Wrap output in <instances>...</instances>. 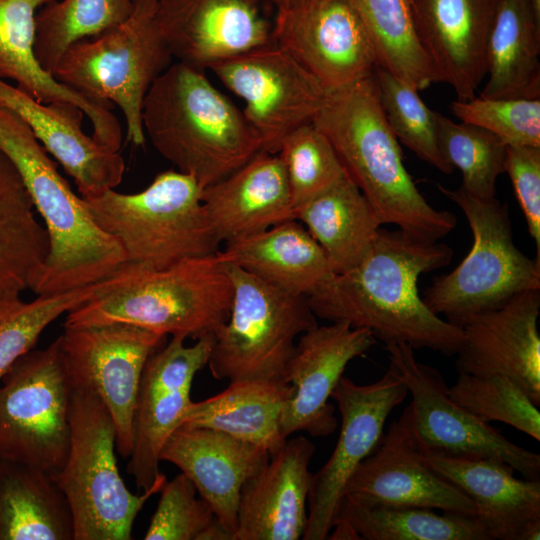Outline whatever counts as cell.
Masks as SVG:
<instances>
[{"label":"cell","mask_w":540,"mask_h":540,"mask_svg":"<svg viewBox=\"0 0 540 540\" xmlns=\"http://www.w3.org/2000/svg\"><path fill=\"white\" fill-rule=\"evenodd\" d=\"M452 257L445 243L380 228L363 260L333 274L308 302L316 317L367 329L385 345L405 343L453 356L462 343L461 328L434 314L418 290L422 274L447 266Z\"/></svg>","instance_id":"6da1fadb"},{"label":"cell","mask_w":540,"mask_h":540,"mask_svg":"<svg viewBox=\"0 0 540 540\" xmlns=\"http://www.w3.org/2000/svg\"><path fill=\"white\" fill-rule=\"evenodd\" d=\"M312 123L328 138L348 177L382 224L417 241L435 243L456 226V216L431 206L405 168L399 141L382 110L374 74L330 92Z\"/></svg>","instance_id":"7a4b0ae2"},{"label":"cell","mask_w":540,"mask_h":540,"mask_svg":"<svg viewBox=\"0 0 540 540\" xmlns=\"http://www.w3.org/2000/svg\"><path fill=\"white\" fill-rule=\"evenodd\" d=\"M142 123L154 148L202 188L262 151L242 110L213 86L204 70L181 62L171 64L149 88Z\"/></svg>","instance_id":"3957f363"},{"label":"cell","mask_w":540,"mask_h":540,"mask_svg":"<svg viewBox=\"0 0 540 540\" xmlns=\"http://www.w3.org/2000/svg\"><path fill=\"white\" fill-rule=\"evenodd\" d=\"M0 150L21 175L49 237V253L34 293L94 284L125 265L117 240L96 223L84 198L58 172L29 126L4 107H0Z\"/></svg>","instance_id":"277c9868"},{"label":"cell","mask_w":540,"mask_h":540,"mask_svg":"<svg viewBox=\"0 0 540 540\" xmlns=\"http://www.w3.org/2000/svg\"><path fill=\"white\" fill-rule=\"evenodd\" d=\"M232 297L218 253L160 269L125 264L112 286L68 312L64 327L125 323L197 340L215 335L227 321Z\"/></svg>","instance_id":"5b68a950"},{"label":"cell","mask_w":540,"mask_h":540,"mask_svg":"<svg viewBox=\"0 0 540 540\" xmlns=\"http://www.w3.org/2000/svg\"><path fill=\"white\" fill-rule=\"evenodd\" d=\"M202 192L191 175L166 170L138 193L108 189L84 200L96 223L120 244L125 264L160 269L219 252Z\"/></svg>","instance_id":"8992f818"},{"label":"cell","mask_w":540,"mask_h":540,"mask_svg":"<svg viewBox=\"0 0 540 540\" xmlns=\"http://www.w3.org/2000/svg\"><path fill=\"white\" fill-rule=\"evenodd\" d=\"M69 423L67 457L53 476L71 510L74 540L132 539L138 513L166 476L160 473L142 494L129 491L117 467L112 417L92 390L72 385Z\"/></svg>","instance_id":"52a82bcc"},{"label":"cell","mask_w":540,"mask_h":540,"mask_svg":"<svg viewBox=\"0 0 540 540\" xmlns=\"http://www.w3.org/2000/svg\"><path fill=\"white\" fill-rule=\"evenodd\" d=\"M119 25L67 48L53 77L97 102L116 104L126 123V140L143 147L145 96L174 59L157 21L159 0H132Z\"/></svg>","instance_id":"ba28073f"},{"label":"cell","mask_w":540,"mask_h":540,"mask_svg":"<svg viewBox=\"0 0 540 540\" xmlns=\"http://www.w3.org/2000/svg\"><path fill=\"white\" fill-rule=\"evenodd\" d=\"M438 190L467 218L473 244L451 272L436 277L422 299L436 315L460 327L469 317L500 307L518 293L540 289V259L514 243L507 204L481 199L461 187Z\"/></svg>","instance_id":"9c48e42d"},{"label":"cell","mask_w":540,"mask_h":540,"mask_svg":"<svg viewBox=\"0 0 540 540\" xmlns=\"http://www.w3.org/2000/svg\"><path fill=\"white\" fill-rule=\"evenodd\" d=\"M226 265L233 284L232 305L213 338L210 372L229 382L283 381L296 337L318 325L308 297L284 292Z\"/></svg>","instance_id":"30bf717a"},{"label":"cell","mask_w":540,"mask_h":540,"mask_svg":"<svg viewBox=\"0 0 540 540\" xmlns=\"http://www.w3.org/2000/svg\"><path fill=\"white\" fill-rule=\"evenodd\" d=\"M71 390L58 337L17 359L0 380V460L55 475L69 449Z\"/></svg>","instance_id":"8fae6325"},{"label":"cell","mask_w":540,"mask_h":540,"mask_svg":"<svg viewBox=\"0 0 540 540\" xmlns=\"http://www.w3.org/2000/svg\"><path fill=\"white\" fill-rule=\"evenodd\" d=\"M389 367L412 396L416 432L427 450L455 457L500 460L524 478L540 479V455L514 444L500 430L476 418L448 395L441 373L419 362L405 343L385 345Z\"/></svg>","instance_id":"7c38bea8"},{"label":"cell","mask_w":540,"mask_h":540,"mask_svg":"<svg viewBox=\"0 0 540 540\" xmlns=\"http://www.w3.org/2000/svg\"><path fill=\"white\" fill-rule=\"evenodd\" d=\"M166 336L125 323L64 327L58 336L72 385L96 393L108 409L116 450L129 458L143 369Z\"/></svg>","instance_id":"4fadbf2b"},{"label":"cell","mask_w":540,"mask_h":540,"mask_svg":"<svg viewBox=\"0 0 540 540\" xmlns=\"http://www.w3.org/2000/svg\"><path fill=\"white\" fill-rule=\"evenodd\" d=\"M210 70L242 99V112L259 136L262 151L273 154L289 133L313 121L330 94L274 42L218 62Z\"/></svg>","instance_id":"5bb4252c"},{"label":"cell","mask_w":540,"mask_h":540,"mask_svg":"<svg viewBox=\"0 0 540 540\" xmlns=\"http://www.w3.org/2000/svg\"><path fill=\"white\" fill-rule=\"evenodd\" d=\"M407 394L390 367L369 384L341 377L331 394L341 415L340 433L330 458L312 474L303 540L328 539L347 482L377 447L389 414Z\"/></svg>","instance_id":"9a60e30c"},{"label":"cell","mask_w":540,"mask_h":540,"mask_svg":"<svg viewBox=\"0 0 540 540\" xmlns=\"http://www.w3.org/2000/svg\"><path fill=\"white\" fill-rule=\"evenodd\" d=\"M272 36L328 92L372 76L377 67L372 43L351 0H313L277 10Z\"/></svg>","instance_id":"2e32d148"},{"label":"cell","mask_w":540,"mask_h":540,"mask_svg":"<svg viewBox=\"0 0 540 540\" xmlns=\"http://www.w3.org/2000/svg\"><path fill=\"white\" fill-rule=\"evenodd\" d=\"M214 335L197 339L172 336L147 360L142 372L134 413L133 448L127 466L136 486L148 489L158 475L160 453L182 422L191 403V386L198 371L208 364Z\"/></svg>","instance_id":"e0dca14e"},{"label":"cell","mask_w":540,"mask_h":540,"mask_svg":"<svg viewBox=\"0 0 540 540\" xmlns=\"http://www.w3.org/2000/svg\"><path fill=\"white\" fill-rule=\"evenodd\" d=\"M425 451L408 406L356 468L343 496L365 503L477 516L472 500L430 467Z\"/></svg>","instance_id":"ac0fdd59"},{"label":"cell","mask_w":540,"mask_h":540,"mask_svg":"<svg viewBox=\"0 0 540 540\" xmlns=\"http://www.w3.org/2000/svg\"><path fill=\"white\" fill-rule=\"evenodd\" d=\"M375 343L369 330L344 322L316 325L300 335L283 376L292 387L280 420L283 437L300 431L324 437L336 430L335 409L328 400L348 363Z\"/></svg>","instance_id":"d6986e66"},{"label":"cell","mask_w":540,"mask_h":540,"mask_svg":"<svg viewBox=\"0 0 540 540\" xmlns=\"http://www.w3.org/2000/svg\"><path fill=\"white\" fill-rule=\"evenodd\" d=\"M540 289L516 294L500 307L473 315L461 325L455 368L477 376L502 375L540 405Z\"/></svg>","instance_id":"ffe728a7"},{"label":"cell","mask_w":540,"mask_h":540,"mask_svg":"<svg viewBox=\"0 0 540 540\" xmlns=\"http://www.w3.org/2000/svg\"><path fill=\"white\" fill-rule=\"evenodd\" d=\"M262 0H159L157 21L177 62L197 69L273 43Z\"/></svg>","instance_id":"44dd1931"},{"label":"cell","mask_w":540,"mask_h":540,"mask_svg":"<svg viewBox=\"0 0 540 540\" xmlns=\"http://www.w3.org/2000/svg\"><path fill=\"white\" fill-rule=\"evenodd\" d=\"M316 446L297 436L269 456L243 484L234 540H298L307 525V501Z\"/></svg>","instance_id":"7402d4cb"},{"label":"cell","mask_w":540,"mask_h":540,"mask_svg":"<svg viewBox=\"0 0 540 540\" xmlns=\"http://www.w3.org/2000/svg\"><path fill=\"white\" fill-rule=\"evenodd\" d=\"M269 456L266 449L221 431L180 425L165 442L160 461L175 465L192 481L234 539L241 488Z\"/></svg>","instance_id":"603a6c76"},{"label":"cell","mask_w":540,"mask_h":540,"mask_svg":"<svg viewBox=\"0 0 540 540\" xmlns=\"http://www.w3.org/2000/svg\"><path fill=\"white\" fill-rule=\"evenodd\" d=\"M419 40L440 81L466 101L486 76L495 0H410Z\"/></svg>","instance_id":"cb8c5ba5"},{"label":"cell","mask_w":540,"mask_h":540,"mask_svg":"<svg viewBox=\"0 0 540 540\" xmlns=\"http://www.w3.org/2000/svg\"><path fill=\"white\" fill-rule=\"evenodd\" d=\"M0 107L17 114L75 181L81 197L92 198L122 181L125 162L82 130L84 112L68 102L42 103L0 78Z\"/></svg>","instance_id":"d4e9b609"},{"label":"cell","mask_w":540,"mask_h":540,"mask_svg":"<svg viewBox=\"0 0 540 540\" xmlns=\"http://www.w3.org/2000/svg\"><path fill=\"white\" fill-rule=\"evenodd\" d=\"M430 467L474 503L491 540H538L540 479H519L493 458L455 457L425 451Z\"/></svg>","instance_id":"484cf974"},{"label":"cell","mask_w":540,"mask_h":540,"mask_svg":"<svg viewBox=\"0 0 540 540\" xmlns=\"http://www.w3.org/2000/svg\"><path fill=\"white\" fill-rule=\"evenodd\" d=\"M202 204L220 243L295 219L286 172L278 153L260 151L222 180L203 188Z\"/></svg>","instance_id":"4316f807"},{"label":"cell","mask_w":540,"mask_h":540,"mask_svg":"<svg viewBox=\"0 0 540 540\" xmlns=\"http://www.w3.org/2000/svg\"><path fill=\"white\" fill-rule=\"evenodd\" d=\"M51 0H0V78L42 103L68 102L78 106L92 125V137L101 147L118 152L122 129L113 105L89 99L58 82L34 54L35 17Z\"/></svg>","instance_id":"83f0119b"},{"label":"cell","mask_w":540,"mask_h":540,"mask_svg":"<svg viewBox=\"0 0 540 540\" xmlns=\"http://www.w3.org/2000/svg\"><path fill=\"white\" fill-rule=\"evenodd\" d=\"M221 259L293 295L309 296L332 275L327 257L296 219L225 243Z\"/></svg>","instance_id":"f1b7e54d"},{"label":"cell","mask_w":540,"mask_h":540,"mask_svg":"<svg viewBox=\"0 0 540 540\" xmlns=\"http://www.w3.org/2000/svg\"><path fill=\"white\" fill-rule=\"evenodd\" d=\"M292 387L283 381L239 380L202 401H191L181 425L215 429L262 447L271 455L287 438L280 430Z\"/></svg>","instance_id":"f546056e"},{"label":"cell","mask_w":540,"mask_h":540,"mask_svg":"<svg viewBox=\"0 0 540 540\" xmlns=\"http://www.w3.org/2000/svg\"><path fill=\"white\" fill-rule=\"evenodd\" d=\"M294 217L319 244L333 274L359 264L382 225L370 202L348 176L297 207Z\"/></svg>","instance_id":"4dcf8cb0"},{"label":"cell","mask_w":540,"mask_h":540,"mask_svg":"<svg viewBox=\"0 0 540 540\" xmlns=\"http://www.w3.org/2000/svg\"><path fill=\"white\" fill-rule=\"evenodd\" d=\"M540 23L527 0H495L486 49L487 99H540Z\"/></svg>","instance_id":"1f68e13d"},{"label":"cell","mask_w":540,"mask_h":540,"mask_svg":"<svg viewBox=\"0 0 540 540\" xmlns=\"http://www.w3.org/2000/svg\"><path fill=\"white\" fill-rule=\"evenodd\" d=\"M36 214L21 175L0 150V300L33 290L42 274L49 237Z\"/></svg>","instance_id":"d6a6232c"},{"label":"cell","mask_w":540,"mask_h":540,"mask_svg":"<svg viewBox=\"0 0 540 540\" xmlns=\"http://www.w3.org/2000/svg\"><path fill=\"white\" fill-rule=\"evenodd\" d=\"M332 540H491L477 516L365 503L343 496Z\"/></svg>","instance_id":"836d02e7"},{"label":"cell","mask_w":540,"mask_h":540,"mask_svg":"<svg viewBox=\"0 0 540 540\" xmlns=\"http://www.w3.org/2000/svg\"><path fill=\"white\" fill-rule=\"evenodd\" d=\"M0 540H74L71 510L52 474L0 460Z\"/></svg>","instance_id":"e575fe53"},{"label":"cell","mask_w":540,"mask_h":540,"mask_svg":"<svg viewBox=\"0 0 540 540\" xmlns=\"http://www.w3.org/2000/svg\"><path fill=\"white\" fill-rule=\"evenodd\" d=\"M381 67L417 91L441 82L416 31L410 0H351Z\"/></svg>","instance_id":"d590c367"},{"label":"cell","mask_w":540,"mask_h":540,"mask_svg":"<svg viewBox=\"0 0 540 540\" xmlns=\"http://www.w3.org/2000/svg\"><path fill=\"white\" fill-rule=\"evenodd\" d=\"M132 0H51L35 17L34 54L40 66L53 72L69 46L124 22Z\"/></svg>","instance_id":"8d00e7d4"},{"label":"cell","mask_w":540,"mask_h":540,"mask_svg":"<svg viewBox=\"0 0 540 540\" xmlns=\"http://www.w3.org/2000/svg\"><path fill=\"white\" fill-rule=\"evenodd\" d=\"M116 281V274L87 286L38 295L31 302L0 300V380L30 351L43 330L60 315L86 303Z\"/></svg>","instance_id":"74e56055"},{"label":"cell","mask_w":540,"mask_h":540,"mask_svg":"<svg viewBox=\"0 0 540 540\" xmlns=\"http://www.w3.org/2000/svg\"><path fill=\"white\" fill-rule=\"evenodd\" d=\"M438 148L443 158L462 174L467 193L492 199L496 181L504 173L506 144L493 133L468 123H456L437 113Z\"/></svg>","instance_id":"f35d334b"},{"label":"cell","mask_w":540,"mask_h":540,"mask_svg":"<svg viewBox=\"0 0 540 540\" xmlns=\"http://www.w3.org/2000/svg\"><path fill=\"white\" fill-rule=\"evenodd\" d=\"M374 76L382 110L398 141L421 160L444 174H451L454 168L438 148V112L422 101L416 89L387 70L376 67Z\"/></svg>","instance_id":"ab89813d"},{"label":"cell","mask_w":540,"mask_h":540,"mask_svg":"<svg viewBox=\"0 0 540 540\" xmlns=\"http://www.w3.org/2000/svg\"><path fill=\"white\" fill-rule=\"evenodd\" d=\"M449 397L483 422H502L540 441V412L525 391L502 375L458 373Z\"/></svg>","instance_id":"60d3db41"},{"label":"cell","mask_w":540,"mask_h":540,"mask_svg":"<svg viewBox=\"0 0 540 540\" xmlns=\"http://www.w3.org/2000/svg\"><path fill=\"white\" fill-rule=\"evenodd\" d=\"M278 155L284 165L294 211L348 176L332 144L312 122L289 133Z\"/></svg>","instance_id":"b9f144b4"},{"label":"cell","mask_w":540,"mask_h":540,"mask_svg":"<svg viewBox=\"0 0 540 540\" xmlns=\"http://www.w3.org/2000/svg\"><path fill=\"white\" fill-rule=\"evenodd\" d=\"M452 113L464 123L481 127L506 145L540 147V99L455 100Z\"/></svg>","instance_id":"7bdbcfd3"},{"label":"cell","mask_w":540,"mask_h":540,"mask_svg":"<svg viewBox=\"0 0 540 540\" xmlns=\"http://www.w3.org/2000/svg\"><path fill=\"white\" fill-rule=\"evenodd\" d=\"M196 493V487L182 472L166 481L143 539L199 540L218 519L209 504L197 498Z\"/></svg>","instance_id":"ee69618b"},{"label":"cell","mask_w":540,"mask_h":540,"mask_svg":"<svg viewBox=\"0 0 540 540\" xmlns=\"http://www.w3.org/2000/svg\"><path fill=\"white\" fill-rule=\"evenodd\" d=\"M504 172L511 180L540 259V147L506 145Z\"/></svg>","instance_id":"f6af8a7d"},{"label":"cell","mask_w":540,"mask_h":540,"mask_svg":"<svg viewBox=\"0 0 540 540\" xmlns=\"http://www.w3.org/2000/svg\"><path fill=\"white\" fill-rule=\"evenodd\" d=\"M277 10H288L303 6L313 0H269Z\"/></svg>","instance_id":"bcb514c9"},{"label":"cell","mask_w":540,"mask_h":540,"mask_svg":"<svg viewBox=\"0 0 540 540\" xmlns=\"http://www.w3.org/2000/svg\"><path fill=\"white\" fill-rule=\"evenodd\" d=\"M532 12L534 14V17L538 23H540V0H527Z\"/></svg>","instance_id":"7dc6e473"}]
</instances>
